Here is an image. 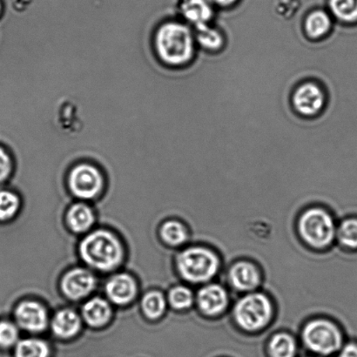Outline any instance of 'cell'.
Masks as SVG:
<instances>
[{
  "mask_svg": "<svg viewBox=\"0 0 357 357\" xmlns=\"http://www.w3.org/2000/svg\"><path fill=\"white\" fill-rule=\"evenodd\" d=\"M197 47L208 54H219L226 47V34L222 28L211 24L192 28Z\"/></svg>",
  "mask_w": 357,
  "mask_h": 357,
  "instance_id": "14",
  "label": "cell"
},
{
  "mask_svg": "<svg viewBox=\"0 0 357 357\" xmlns=\"http://www.w3.org/2000/svg\"><path fill=\"white\" fill-rule=\"evenodd\" d=\"M155 45L162 61L177 68L190 64L197 54L194 31L181 22L164 24L157 31Z\"/></svg>",
  "mask_w": 357,
  "mask_h": 357,
  "instance_id": "1",
  "label": "cell"
},
{
  "mask_svg": "<svg viewBox=\"0 0 357 357\" xmlns=\"http://www.w3.org/2000/svg\"><path fill=\"white\" fill-rule=\"evenodd\" d=\"M83 261L100 271H111L120 265L123 248L114 234L106 230H97L82 241L79 247Z\"/></svg>",
  "mask_w": 357,
  "mask_h": 357,
  "instance_id": "2",
  "label": "cell"
},
{
  "mask_svg": "<svg viewBox=\"0 0 357 357\" xmlns=\"http://www.w3.org/2000/svg\"><path fill=\"white\" fill-rule=\"evenodd\" d=\"M69 187L77 197L92 199L96 197L102 189L103 177L96 167L82 164L71 171Z\"/></svg>",
  "mask_w": 357,
  "mask_h": 357,
  "instance_id": "8",
  "label": "cell"
},
{
  "mask_svg": "<svg viewBox=\"0 0 357 357\" xmlns=\"http://www.w3.org/2000/svg\"><path fill=\"white\" fill-rule=\"evenodd\" d=\"M337 229L333 217L326 210L320 208L306 210L298 222L301 238L310 247L317 250L333 243L337 237Z\"/></svg>",
  "mask_w": 357,
  "mask_h": 357,
  "instance_id": "4",
  "label": "cell"
},
{
  "mask_svg": "<svg viewBox=\"0 0 357 357\" xmlns=\"http://www.w3.org/2000/svg\"><path fill=\"white\" fill-rule=\"evenodd\" d=\"M0 12H1V3H0Z\"/></svg>",
  "mask_w": 357,
  "mask_h": 357,
  "instance_id": "32",
  "label": "cell"
},
{
  "mask_svg": "<svg viewBox=\"0 0 357 357\" xmlns=\"http://www.w3.org/2000/svg\"><path fill=\"white\" fill-rule=\"evenodd\" d=\"M20 202L13 192L0 191V220L12 219L19 211Z\"/></svg>",
  "mask_w": 357,
  "mask_h": 357,
  "instance_id": "27",
  "label": "cell"
},
{
  "mask_svg": "<svg viewBox=\"0 0 357 357\" xmlns=\"http://www.w3.org/2000/svg\"><path fill=\"white\" fill-rule=\"evenodd\" d=\"M303 340L310 351L328 356L342 349L344 335L333 321L317 319L309 321L303 328Z\"/></svg>",
  "mask_w": 357,
  "mask_h": 357,
  "instance_id": "6",
  "label": "cell"
},
{
  "mask_svg": "<svg viewBox=\"0 0 357 357\" xmlns=\"http://www.w3.org/2000/svg\"><path fill=\"white\" fill-rule=\"evenodd\" d=\"M142 310L150 319H157L165 312L167 302L162 293L149 292L143 297Z\"/></svg>",
  "mask_w": 357,
  "mask_h": 357,
  "instance_id": "25",
  "label": "cell"
},
{
  "mask_svg": "<svg viewBox=\"0 0 357 357\" xmlns=\"http://www.w3.org/2000/svg\"><path fill=\"white\" fill-rule=\"evenodd\" d=\"M82 314L87 324L99 328L104 326L110 320L112 310L106 300L94 297L83 306Z\"/></svg>",
  "mask_w": 357,
  "mask_h": 357,
  "instance_id": "17",
  "label": "cell"
},
{
  "mask_svg": "<svg viewBox=\"0 0 357 357\" xmlns=\"http://www.w3.org/2000/svg\"><path fill=\"white\" fill-rule=\"evenodd\" d=\"M162 240L170 246H180L188 239V234L185 227L176 220H169L163 224L160 229Z\"/></svg>",
  "mask_w": 357,
  "mask_h": 357,
  "instance_id": "23",
  "label": "cell"
},
{
  "mask_svg": "<svg viewBox=\"0 0 357 357\" xmlns=\"http://www.w3.org/2000/svg\"><path fill=\"white\" fill-rule=\"evenodd\" d=\"M94 215L89 206L79 203L69 209L68 222L73 232L83 233L92 227Z\"/></svg>",
  "mask_w": 357,
  "mask_h": 357,
  "instance_id": "19",
  "label": "cell"
},
{
  "mask_svg": "<svg viewBox=\"0 0 357 357\" xmlns=\"http://www.w3.org/2000/svg\"><path fill=\"white\" fill-rule=\"evenodd\" d=\"M182 278L191 283H204L215 278L220 260L215 252L204 247H190L181 252L176 260Z\"/></svg>",
  "mask_w": 357,
  "mask_h": 357,
  "instance_id": "3",
  "label": "cell"
},
{
  "mask_svg": "<svg viewBox=\"0 0 357 357\" xmlns=\"http://www.w3.org/2000/svg\"><path fill=\"white\" fill-rule=\"evenodd\" d=\"M19 330L15 324L8 321H0V347L10 348L17 344Z\"/></svg>",
  "mask_w": 357,
  "mask_h": 357,
  "instance_id": "28",
  "label": "cell"
},
{
  "mask_svg": "<svg viewBox=\"0 0 357 357\" xmlns=\"http://www.w3.org/2000/svg\"><path fill=\"white\" fill-rule=\"evenodd\" d=\"M49 353L47 342L40 339H24L16 344L15 357H48Z\"/></svg>",
  "mask_w": 357,
  "mask_h": 357,
  "instance_id": "24",
  "label": "cell"
},
{
  "mask_svg": "<svg viewBox=\"0 0 357 357\" xmlns=\"http://www.w3.org/2000/svg\"><path fill=\"white\" fill-rule=\"evenodd\" d=\"M96 286V279L86 269L75 268L66 273L61 282L62 291L71 300H80L89 295Z\"/></svg>",
  "mask_w": 357,
  "mask_h": 357,
  "instance_id": "10",
  "label": "cell"
},
{
  "mask_svg": "<svg viewBox=\"0 0 357 357\" xmlns=\"http://www.w3.org/2000/svg\"><path fill=\"white\" fill-rule=\"evenodd\" d=\"M339 243L349 251H357V216H349L342 220L337 227Z\"/></svg>",
  "mask_w": 357,
  "mask_h": 357,
  "instance_id": "21",
  "label": "cell"
},
{
  "mask_svg": "<svg viewBox=\"0 0 357 357\" xmlns=\"http://www.w3.org/2000/svg\"><path fill=\"white\" fill-rule=\"evenodd\" d=\"M82 327L79 314L72 310H62L55 314L52 321V330L56 335L69 338L75 335Z\"/></svg>",
  "mask_w": 357,
  "mask_h": 357,
  "instance_id": "18",
  "label": "cell"
},
{
  "mask_svg": "<svg viewBox=\"0 0 357 357\" xmlns=\"http://www.w3.org/2000/svg\"><path fill=\"white\" fill-rule=\"evenodd\" d=\"M181 10L185 20L192 28L210 24L215 17V10L208 0H184Z\"/></svg>",
  "mask_w": 357,
  "mask_h": 357,
  "instance_id": "16",
  "label": "cell"
},
{
  "mask_svg": "<svg viewBox=\"0 0 357 357\" xmlns=\"http://www.w3.org/2000/svg\"><path fill=\"white\" fill-rule=\"evenodd\" d=\"M12 171V160L8 153L0 148V183L5 181Z\"/></svg>",
  "mask_w": 357,
  "mask_h": 357,
  "instance_id": "29",
  "label": "cell"
},
{
  "mask_svg": "<svg viewBox=\"0 0 357 357\" xmlns=\"http://www.w3.org/2000/svg\"><path fill=\"white\" fill-rule=\"evenodd\" d=\"M197 304L199 311L205 316H219L229 304V295L222 285L212 283L199 290Z\"/></svg>",
  "mask_w": 357,
  "mask_h": 357,
  "instance_id": "11",
  "label": "cell"
},
{
  "mask_svg": "<svg viewBox=\"0 0 357 357\" xmlns=\"http://www.w3.org/2000/svg\"><path fill=\"white\" fill-rule=\"evenodd\" d=\"M106 292L112 303L126 305L135 298L137 287L135 280L127 274L113 276L107 282Z\"/></svg>",
  "mask_w": 357,
  "mask_h": 357,
  "instance_id": "15",
  "label": "cell"
},
{
  "mask_svg": "<svg viewBox=\"0 0 357 357\" xmlns=\"http://www.w3.org/2000/svg\"><path fill=\"white\" fill-rule=\"evenodd\" d=\"M339 357H357V342H349L344 345Z\"/></svg>",
  "mask_w": 357,
  "mask_h": 357,
  "instance_id": "30",
  "label": "cell"
},
{
  "mask_svg": "<svg viewBox=\"0 0 357 357\" xmlns=\"http://www.w3.org/2000/svg\"><path fill=\"white\" fill-rule=\"evenodd\" d=\"M290 103L300 117L314 119L319 116L328 104V93L320 82L303 80L293 89Z\"/></svg>",
  "mask_w": 357,
  "mask_h": 357,
  "instance_id": "7",
  "label": "cell"
},
{
  "mask_svg": "<svg viewBox=\"0 0 357 357\" xmlns=\"http://www.w3.org/2000/svg\"><path fill=\"white\" fill-rule=\"evenodd\" d=\"M212 5L220 7V8H227L234 5L238 0H208Z\"/></svg>",
  "mask_w": 357,
  "mask_h": 357,
  "instance_id": "31",
  "label": "cell"
},
{
  "mask_svg": "<svg viewBox=\"0 0 357 357\" xmlns=\"http://www.w3.org/2000/svg\"><path fill=\"white\" fill-rule=\"evenodd\" d=\"M230 284L241 292L252 291L261 283V274L257 266L250 261H239L230 268Z\"/></svg>",
  "mask_w": 357,
  "mask_h": 357,
  "instance_id": "12",
  "label": "cell"
},
{
  "mask_svg": "<svg viewBox=\"0 0 357 357\" xmlns=\"http://www.w3.org/2000/svg\"><path fill=\"white\" fill-rule=\"evenodd\" d=\"M268 348L272 357H294L296 344L291 335L280 333L271 338Z\"/></svg>",
  "mask_w": 357,
  "mask_h": 357,
  "instance_id": "22",
  "label": "cell"
},
{
  "mask_svg": "<svg viewBox=\"0 0 357 357\" xmlns=\"http://www.w3.org/2000/svg\"><path fill=\"white\" fill-rule=\"evenodd\" d=\"M169 301L174 309L187 310L194 303V294L185 286H176L170 290Z\"/></svg>",
  "mask_w": 357,
  "mask_h": 357,
  "instance_id": "26",
  "label": "cell"
},
{
  "mask_svg": "<svg viewBox=\"0 0 357 357\" xmlns=\"http://www.w3.org/2000/svg\"><path fill=\"white\" fill-rule=\"evenodd\" d=\"M328 7L335 22L357 24V0H328Z\"/></svg>",
  "mask_w": 357,
  "mask_h": 357,
  "instance_id": "20",
  "label": "cell"
},
{
  "mask_svg": "<svg viewBox=\"0 0 357 357\" xmlns=\"http://www.w3.org/2000/svg\"><path fill=\"white\" fill-rule=\"evenodd\" d=\"M15 319L23 330L38 333L45 330L48 324L47 310L35 301H24L15 310Z\"/></svg>",
  "mask_w": 357,
  "mask_h": 357,
  "instance_id": "9",
  "label": "cell"
},
{
  "mask_svg": "<svg viewBox=\"0 0 357 357\" xmlns=\"http://www.w3.org/2000/svg\"><path fill=\"white\" fill-rule=\"evenodd\" d=\"M234 317L243 330H262L273 317L271 301L264 293H250L238 301L234 309Z\"/></svg>",
  "mask_w": 357,
  "mask_h": 357,
  "instance_id": "5",
  "label": "cell"
},
{
  "mask_svg": "<svg viewBox=\"0 0 357 357\" xmlns=\"http://www.w3.org/2000/svg\"><path fill=\"white\" fill-rule=\"evenodd\" d=\"M335 21L330 13L324 10H314L307 14L303 22V31L307 40L321 41L333 30Z\"/></svg>",
  "mask_w": 357,
  "mask_h": 357,
  "instance_id": "13",
  "label": "cell"
}]
</instances>
